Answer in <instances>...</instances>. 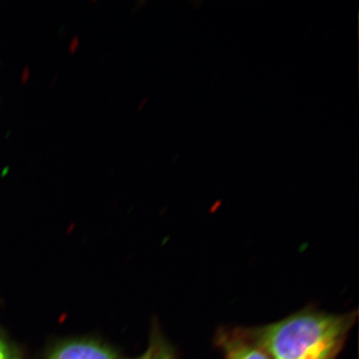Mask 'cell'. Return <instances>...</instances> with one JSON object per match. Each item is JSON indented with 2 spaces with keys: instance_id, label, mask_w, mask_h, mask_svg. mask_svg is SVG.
Masks as SVG:
<instances>
[{
  "instance_id": "6",
  "label": "cell",
  "mask_w": 359,
  "mask_h": 359,
  "mask_svg": "<svg viewBox=\"0 0 359 359\" xmlns=\"http://www.w3.org/2000/svg\"><path fill=\"white\" fill-rule=\"evenodd\" d=\"M151 351H147L144 355H142L141 358H136V359H149V356H150Z\"/></svg>"
},
{
  "instance_id": "5",
  "label": "cell",
  "mask_w": 359,
  "mask_h": 359,
  "mask_svg": "<svg viewBox=\"0 0 359 359\" xmlns=\"http://www.w3.org/2000/svg\"><path fill=\"white\" fill-rule=\"evenodd\" d=\"M149 359H173V358H172L171 353L167 351L166 349L159 348L156 349V351L152 349Z\"/></svg>"
},
{
  "instance_id": "1",
  "label": "cell",
  "mask_w": 359,
  "mask_h": 359,
  "mask_svg": "<svg viewBox=\"0 0 359 359\" xmlns=\"http://www.w3.org/2000/svg\"><path fill=\"white\" fill-rule=\"evenodd\" d=\"M346 328L339 316L301 313L264 328L259 346L273 359H330Z\"/></svg>"
},
{
  "instance_id": "2",
  "label": "cell",
  "mask_w": 359,
  "mask_h": 359,
  "mask_svg": "<svg viewBox=\"0 0 359 359\" xmlns=\"http://www.w3.org/2000/svg\"><path fill=\"white\" fill-rule=\"evenodd\" d=\"M49 359H115L107 347L94 342H72L59 348Z\"/></svg>"
},
{
  "instance_id": "4",
  "label": "cell",
  "mask_w": 359,
  "mask_h": 359,
  "mask_svg": "<svg viewBox=\"0 0 359 359\" xmlns=\"http://www.w3.org/2000/svg\"><path fill=\"white\" fill-rule=\"evenodd\" d=\"M0 359H20L6 339L0 335Z\"/></svg>"
},
{
  "instance_id": "3",
  "label": "cell",
  "mask_w": 359,
  "mask_h": 359,
  "mask_svg": "<svg viewBox=\"0 0 359 359\" xmlns=\"http://www.w3.org/2000/svg\"><path fill=\"white\" fill-rule=\"evenodd\" d=\"M228 359H273L261 346L233 344L228 349Z\"/></svg>"
}]
</instances>
